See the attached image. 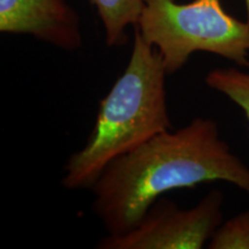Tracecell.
<instances>
[{
  "instance_id": "6da1fadb",
  "label": "cell",
  "mask_w": 249,
  "mask_h": 249,
  "mask_svg": "<svg viewBox=\"0 0 249 249\" xmlns=\"http://www.w3.org/2000/svg\"><path fill=\"white\" fill-rule=\"evenodd\" d=\"M214 181L249 195V167L220 139L216 121L195 118L112 160L91 187L92 210L108 234H123L165 193Z\"/></svg>"
},
{
  "instance_id": "9c48e42d",
  "label": "cell",
  "mask_w": 249,
  "mask_h": 249,
  "mask_svg": "<svg viewBox=\"0 0 249 249\" xmlns=\"http://www.w3.org/2000/svg\"><path fill=\"white\" fill-rule=\"evenodd\" d=\"M246 2V11H247V23L249 26V0H245Z\"/></svg>"
},
{
  "instance_id": "52a82bcc",
  "label": "cell",
  "mask_w": 249,
  "mask_h": 249,
  "mask_svg": "<svg viewBox=\"0 0 249 249\" xmlns=\"http://www.w3.org/2000/svg\"><path fill=\"white\" fill-rule=\"evenodd\" d=\"M210 89L223 93L244 111L249 124V71L236 68H216L205 76Z\"/></svg>"
},
{
  "instance_id": "ba28073f",
  "label": "cell",
  "mask_w": 249,
  "mask_h": 249,
  "mask_svg": "<svg viewBox=\"0 0 249 249\" xmlns=\"http://www.w3.org/2000/svg\"><path fill=\"white\" fill-rule=\"evenodd\" d=\"M208 247L210 249H249V210L218 227Z\"/></svg>"
},
{
  "instance_id": "8992f818",
  "label": "cell",
  "mask_w": 249,
  "mask_h": 249,
  "mask_svg": "<svg viewBox=\"0 0 249 249\" xmlns=\"http://www.w3.org/2000/svg\"><path fill=\"white\" fill-rule=\"evenodd\" d=\"M97 9L105 33V43L110 48L128 42L127 28L138 26L143 9V0H89Z\"/></svg>"
},
{
  "instance_id": "277c9868",
  "label": "cell",
  "mask_w": 249,
  "mask_h": 249,
  "mask_svg": "<svg viewBox=\"0 0 249 249\" xmlns=\"http://www.w3.org/2000/svg\"><path fill=\"white\" fill-rule=\"evenodd\" d=\"M223 194L213 189L192 209L158 198L135 227L108 234L98 249H201L222 225Z\"/></svg>"
},
{
  "instance_id": "7a4b0ae2",
  "label": "cell",
  "mask_w": 249,
  "mask_h": 249,
  "mask_svg": "<svg viewBox=\"0 0 249 249\" xmlns=\"http://www.w3.org/2000/svg\"><path fill=\"white\" fill-rule=\"evenodd\" d=\"M166 75L160 52L135 28L128 64L99 103L85 147L65 165V188L91 189L112 160L171 129Z\"/></svg>"
},
{
  "instance_id": "3957f363",
  "label": "cell",
  "mask_w": 249,
  "mask_h": 249,
  "mask_svg": "<svg viewBox=\"0 0 249 249\" xmlns=\"http://www.w3.org/2000/svg\"><path fill=\"white\" fill-rule=\"evenodd\" d=\"M136 29L157 49L167 74L181 70L195 52L249 67V26L230 15L220 0H143Z\"/></svg>"
},
{
  "instance_id": "5b68a950",
  "label": "cell",
  "mask_w": 249,
  "mask_h": 249,
  "mask_svg": "<svg viewBox=\"0 0 249 249\" xmlns=\"http://www.w3.org/2000/svg\"><path fill=\"white\" fill-rule=\"evenodd\" d=\"M0 31L34 36L65 51L82 46L80 17L66 0H0Z\"/></svg>"
}]
</instances>
